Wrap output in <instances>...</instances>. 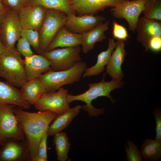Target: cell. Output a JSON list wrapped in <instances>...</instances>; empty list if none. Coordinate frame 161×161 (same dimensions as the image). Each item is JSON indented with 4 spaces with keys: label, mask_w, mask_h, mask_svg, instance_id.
Wrapping results in <instances>:
<instances>
[{
    "label": "cell",
    "mask_w": 161,
    "mask_h": 161,
    "mask_svg": "<svg viewBox=\"0 0 161 161\" xmlns=\"http://www.w3.org/2000/svg\"><path fill=\"white\" fill-rule=\"evenodd\" d=\"M156 123V136L155 140L161 141V110L156 109L153 111Z\"/></svg>",
    "instance_id": "cell-35"
},
{
    "label": "cell",
    "mask_w": 161,
    "mask_h": 161,
    "mask_svg": "<svg viewBox=\"0 0 161 161\" xmlns=\"http://www.w3.org/2000/svg\"><path fill=\"white\" fill-rule=\"evenodd\" d=\"M126 0H71L74 14L94 15L108 7H113Z\"/></svg>",
    "instance_id": "cell-13"
},
{
    "label": "cell",
    "mask_w": 161,
    "mask_h": 161,
    "mask_svg": "<svg viewBox=\"0 0 161 161\" xmlns=\"http://www.w3.org/2000/svg\"><path fill=\"white\" fill-rule=\"evenodd\" d=\"M0 146V161H31L26 140H8Z\"/></svg>",
    "instance_id": "cell-11"
},
{
    "label": "cell",
    "mask_w": 161,
    "mask_h": 161,
    "mask_svg": "<svg viewBox=\"0 0 161 161\" xmlns=\"http://www.w3.org/2000/svg\"><path fill=\"white\" fill-rule=\"evenodd\" d=\"M18 13L14 10H9L0 27L1 39L7 49L14 47L23 29Z\"/></svg>",
    "instance_id": "cell-10"
},
{
    "label": "cell",
    "mask_w": 161,
    "mask_h": 161,
    "mask_svg": "<svg viewBox=\"0 0 161 161\" xmlns=\"http://www.w3.org/2000/svg\"><path fill=\"white\" fill-rule=\"evenodd\" d=\"M68 90L61 88L57 91L44 93L35 104V108L39 111H50L58 114L70 109L67 96Z\"/></svg>",
    "instance_id": "cell-9"
},
{
    "label": "cell",
    "mask_w": 161,
    "mask_h": 161,
    "mask_svg": "<svg viewBox=\"0 0 161 161\" xmlns=\"http://www.w3.org/2000/svg\"><path fill=\"white\" fill-rule=\"evenodd\" d=\"M27 0H2V2L4 7L10 8V10L17 11L18 12L27 4Z\"/></svg>",
    "instance_id": "cell-33"
},
{
    "label": "cell",
    "mask_w": 161,
    "mask_h": 161,
    "mask_svg": "<svg viewBox=\"0 0 161 161\" xmlns=\"http://www.w3.org/2000/svg\"><path fill=\"white\" fill-rule=\"evenodd\" d=\"M80 46L55 49L41 54L50 63L51 70L59 71L69 69L81 61Z\"/></svg>",
    "instance_id": "cell-7"
},
{
    "label": "cell",
    "mask_w": 161,
    "mask_h": 161,
    "mask_svg": "<svg viewBox=\"0 0 161 161\" xmlns=\"http://www.w3.org/2000/svg\"><path fill=\"white\" fill-rule=\"evenodd\" d=\"M21 37L26 39L34 49L38 52L40 45V36L38 31L31 29H23Z\"/></svg>",
    "instance_id": "cell-28"
},
{
    "label": "cell",
    "mask_w": 161,
    "mask_h": 161,
    "mask_svg": "<svg viewBox=\"0 0 161 161\" xmlns=\"http://www.w3.org/2000/svg\"><path fill=\"white\" fill-rule=\"evenodd\" d=\"M66 16L65 26L70 31L78 34L87 32L106 20L105 17L101 16H77L73 14Z\"/></svg>",
    "instance_id": "cell-14"
},
{
    "label": "cell",
    "mask_w": 161,
    "mask_h": 161,
    "mask_svg": "<svg viewBox=\"0 0 161 161\" xmlns=\"http://www.w3.org/2000/svg\"><path fill=\"white\" fill-rule=\"evenodd\" d=\"M67 16L60 11L47 9L40 31V45L38 53L45 52L59 30L64 26Z\"/></svg>",
    "instance_id": "cell-6"
},
{
    "label": "cell",
    "mask_w": 161,
    "mask_h": 161,
    "mask_svg": "<svg viewBox=\"0 0 161 161\" xmlns=\"http://www.w3.org/2000/svg\"><path fill=\"white\" fill-rule=\"evenodd\" d=\"M47 9L38 5H27L22 8L18 15L23 28L39 31Z\"/></svg>",
    "instance_id": "cell-12"
},
{
    "label": "cell",
    "mask_w": 161,
    "mask_h": 161,
    "mask_svg": "<svg viewBox=\"0 0 161 161\" xmlns=\"http://www.w3.org/2000/svg\"><path fill=\"white\" fill-rule=\"evenodd\" d=\"M47 131L46 132L41 138L38 145L37 155L32 161H47Z\"/></svg>",
    "instance_id": "cell-29"
},
{
    "label": "cell",
    "mask_w": 161,
    "mask_h": 161,
    "mask_svg": "<svg viewBox=\"0 0 161 161\" xmlns=\"http://www.w3.org/2000/svg\"><path fill=\"white\" fill-rule=\"evenodd\" d=\"M1 0V1H2V0Z\"/></svg>",
    "instance_id": "cell-39"
},
{
    "label": "cell",
    "mask_w": 161,
    "mask_h": 161,
    "mask_svg": "<svg viewBox=\"0 0 161 161\" xmlns=\"http://www.w3.org/2000/svg\"><path fill=\"white\" fill-rule=\"evenodd\" d=\"M53 136V141L58 160L66 161L68 158V153L70 146L66 134L64 132L61 131Z\"/></svg>",
    "instance_id": "cell-26"
},
{
    "label": "cell",
    "mask_w": 161,
    "mask_h": 161,
    "mask_svg": "<svg viewBox=\"0 0 161 161\" xmlns=\"http://www.w3.org/2000/svg\"><path fill=\"white\" fill-rule=\"evenodd\" d=\"M82 42L81 34L72 32L64 26L57 32L46 51L59 47L64 48L80 46Z\"/></svg>",
    "instance_id": "cell-18"
},
{
    "label": "cell",
    "mask_w": 161,
    "mask_h": 161,
    "mask_svg": "<svg viewBox=\"0 0 161 161\" xmlns=\"http://www.w3.org/2000/svg\"><path fill=\"white\" fill-rule=\"evenodd\" d=\"M142 158L146 161H157L161 157V141L146 139L140 151Z\"/></svg>",
    "instance_id": "cell-25"
},
{
    "label": "cell",
    "mask_w": 161,
    "mask_h": 161,
    "mask_svg": "<svg viewBox=\"0 0 161 161\" xmlns=\"http://www.w3.org/2000/svg\"><path fill=\"white\" fill-rule=\"evenodd\" d=\"M82 106L80 105L58 114L50 124L47 130L48 136H53L66 128L79 114Z\"/></svg>",
    "instance_id": "cell-21"
},
{
    "label": "cell",
    "mask_w": 161,
    "mask_h": 161,
    "mask_svg": "<svg viewBox=\"0 0 161 161\" xmlns=\"http://www.w3.org/2000/svg\"><path fill=\"white\" fill-rule=\"evenodd\" d=\"M8 104L27 109L30 104L22 97L20 90L7 82L0 81V105Z\"/></svg>",
    "instance_id": "cell-20"
},
{
    "label": "cell",
    "mask_w": 161,
    "mask_h": 161,
    "mask_svg": "<svg viewBox=\"0 0 161 161\" xmlns=\"http://www.w3.org/2000/svg\"><path fill=\"white\" fill-rule=\"evenodd\" d=\"M24 61L27 81L38 78L51 70L49 61L41 54H33L25 58Z\"/></svg>",
    "instance_id": "cell-17"
},
{
    "label": "cell",
    "mask_w": 161,
    "mask_h": 161,
    "mask_svg": "<svg viewBox=\"0 0 161 161\" xmlns=\"http://www.w3.org/2000/svg\"><path fill=\"white\" fill-rule=\"evenodd\" d=\"M16 106L8 104L0 105V145L8 140L26 139L19 122L13 112Z\"/></svg>",
    "instance_id": "cell-5"
},
{
    "label": "cell",
    "mask_w": 161,
    "mask_h": 161,
    "mask_svg": "<svg viewBox=\"0 0 161 161\" xmlns=\"http://www.w3.org/2000/svg\"><path fill=\"white\" fill-rule=\"evenodd\" d=\"M17 41L16 49L21 55L25 58L34 54L30 44L26 39L21 37Z\"/></svg>",
    "instance_id": "cell-32"
},
{
    "label": "cell",
    "mask_w": 161,
    "mask_h": 161,
    "mask_svg": "<svg viewBox=\"0 0 161 161\" xmlns=\"http://www.w3.org/2000/svg\"><path fill=\"white\" fill-rule=\"evenodd\" d=\"M13 112L24 134L32 161L37 155L38 145L43 135L58 114L50 111L29 112L18 106L14 108Z\"/></svg>",
    "instance_id": "cell-1"
},
{
    "label": "cell",
    "mask_w": 161,
    "mask_h": 161,
    "mask_svg": "<svg viewBox=\"0 0 161 161\" xmlns=\"http://www.w3.org/2000/svg\"><path fill=\"white\" fill-rule=\"evenodd\" d=\"M87 68L86 64L80 61L66 70L59 71L50 70L38 78L44 85L45 93L54 92L64 85L79 81Z\"/></svg>",
    "instance_id": "cell-4"
},
{
    "label": "cell",
    "mask_w": 161,
    "mask_h": 161,
    "mask_svg": "<svg viewBox=\"0 0 161 161\" xmlns=\"http://www.w3.org/2000/svg\"><path fill=\"white\" fill-rule=\"evenodd\" d=\"M8 11V9L6 8L3 9H0V27Z\"/></svg>",
    "instance_id": "cell-36"
},
{
    "label": "cell",
    "mask_w": 161,
    "mask_h": 161,
    "mask_svg": "<svg viewBox=\"0 0 161 161\" xmlns=\"http://www.w3.org/2000/svg\"><path fill=\"white\" fill-rule=\"evenodd\" d=\"M21 88L22 97L30 105H34L45 92L44 85L38 78L27 81Z\"/></svg>",
    "instance_id": "cell-23"
},
{
    "label": "cell",
    "mask_w": 161,
    "mask_h": 161,
    "mask_svg": "<svg viewBox=\"0 0 161 161\" xmlns=\"http://www.w3.org/2000/svg\"><path fill=\"white\" fill-rule=\"evenodd\" d=\"M5 7L2 1L1 0H0V9H3L5 8Z\"/></svg>",
    "instance_id": "cell-38"
},
{
    "label": "cell",
    "mask_w": 161,
    "mask_h": 161,
    "mask_svg": "<svg viewBox=\"0 0 161 161\" xmlns=\"http://www.w3.org/2000/svg\"><path fill=\"white\" fill-rule=\"evenodd\" d=\"M106 74H103V79L100 82L89 84V88L85 92L76 95L68 94L67 96L68 102L69 103L75 100L84 102L86 104L82 106V109L87 112L90 116L97 117L103 114L104 109L94 107L91 104L92 101L98 97L106 96L110 99L112 103H114L115 100L111 97L110 93L114 89L121 88L123 84L121 81L113 79L109 82L105 81Z\"/></svg>",
    "instance_id": "cell-2"
},
{
    "label": "cell",
    "mask_w": 161,
    "mask_h": 161,
    "mask_svg": "<svg viewBox=\"0 0 161 161\" xmlns=\"http://www.w3.org/2000/svg\"><path fill=\"white\" fill-rule=\"evenodd\" d=\"M112 34L113 39L117 40L127 41L129 36L126 28L114 20L112 22Z\"/></svg>",
    "instance_id": "cell-31"
},
{
    "label": "cell",
    "mask_w": 161,
    "mask_h": 161,
    "mask_svg": "<svg viewBox=\"0 0 161 161\" xmlns=\"http://www.w3.org/2000/svg\"></svg>",
    "instance_id": "cell-40"
},
{
    "label": "cell",
    "mask_w": 161,
    "mask_h": 161,
    "mask_svg": "<svg viewBox=\"0 0 161 161\" xmlns=\"http://www.w3.org/2000/svg\"><path fill=\"white\" fill-rule=\"evenodd\" d=\"M150 50L154 53H158L161 50V37H154L149 41L146 50L147 52Z\"/></svg>",
    "instance_id": "cell-34"
},
{
    "label": "cell",
    "mask_w": 161,
    "mask_h": 161,
    "mask_svg": "<svg viewBox=\"0 0 161 161\" xmlns=\"http://www.w3.org/2000/svg\"><path fill=\"white\" fill-rule=\"evenodd\" d=\"M109 44L107 49L100 52L97 55L95 64L86 68L82 75L83 78L98 75L105 70V66L108 64L112 53L116 46V42L112 38L108 39Z\"/></svg>",
    "instance_id": "cell-22"
},
{
    "label": "cell",
    "mask_w": 161,
    "mask_h": 161,
    "mask_svg": "<svg viewBox=\"0 0 161 161\" xmlns=\"http://www.w3.org/2000/svg\"><path fill=\"white\" fill-rule=\"evenodd\" d=\"M116 46L113 51L109 61L106 65V72L112 79L121 81L123 77L122 65L126 55L125 41L117 40Z\"/></svg>",
    "instance_id": "cell-16"
},
{
    "label": "cell",
    "mask_w": 161,
    "mask_h": 161,
    "mask_svg": "<svg viewBox=\"0 0 161 161\" xmlns=\"http://www.w3.org/2000/svg\"><path fill=\"white\" fill-rule=\"evenodd\" d=\"M136 39L146 50L148 42L152 38L161 37V22L150 19L144 16L139 18L135 28Z\"/></svg>",
    "instance_id": "cell-15"
},
{
    "label": "cell",
    "mask_w": 161,
    "mask_h": 161,
    "mask_svg": "<svg viewBox=\"0 0 161 161\" xmlns=\"http://www.w3.org/2000/svg\"><path fill=\"white\" fill-rule=\"evenodd\" d=\"M71 0H27L25 6L38 5L46 9L62 12L66 15L74 14L72 10Z\"/></svg>",
    "instance_id": "cell-24"
},
{
    "label": "cell",
    "mask_w": 161,
    "mask_h": 161,
    "mask_svg": "<svg viewBox=\"0 0 161 161\" xmlns=\"http://www.w3.org/2000/svg\"><path fill=\"white\" fill-rule=\"evenodd\" d=\"M142 12L146 18L161 21V0H147Z\"/></svg>",
    "instance_id": "cell-27"
},
{
    "label": "cell",
    "mask_w": 161,
    "mask_h": 161,
    "mask_svg": "<svg viewBox=\"0 0 161 161\" xmlns=\"http://www.w3.org/2000/svg\"><path fill=\"white\" fill-rule=\"evenodd\" d=\"M127 146L125 145L126 159L129 161H142V157L140 152L137 146L129 140L127 141Z\"/></svg>",
    "instance_id": "cell-30"
},
{
    "label": "cell",
    "mask_w": 161,
    "mask_h": 161,
    "mask_svg": "<svg viewBox=\"0 0 161 161\" xmlns=\"http://www.w3.org/2000/svg\"><path fill=\"white\" fill-rule=\"evenodd\" d=\"M0 77L18 87H21L27 81L24 60L15 47L7 49L1 55Z\"/></svg>",
    "instance_id": "cell-3"
},
{
    "label": "cell",
    "mask_w": 161,
    "mask_h": 161,
    "mask_svg": "<svg viewBox=\"0 0 161 161\" xmlns=\"http://www.w3.org/2000/svg\"><path fill=\"white\" fill-rule=\"evenodd\" d=\"M7 49V48L4 44L2 41L0 34V58L1 54Z\"/></svg>",
    "instance_id": "cell-37"
},
{
    "label": "cell",
    "mask_w": 161,
    "mask_h": 161,
    "mask_svg": "<svg viewBox=\"0 0 161 161\" xmlns=\"http://www.w3.org/2000/svg\"><path fill=\"white\" fill-rule=\"evenodd\" d=\"M147 0H126L112 7V15L118 19H124L127 22L129 30L135 32L139 17L143 12Z\"/></svg>",
    "instance_id": "cell-8"
},
{
    "label": "cell",
    "mask_w": 161,
    "mask_h": 161,
    "mask_svg": "<svg viewBox=\"0 0 161 161\" xmlns=\"http://www.w3.org/2000/svg\"><path fill=\"white\" fill-rule=\"evenodd\" d=\"M110 23L109 20L101 22L91 30L82 34V50L84 53H87L92 50L98 42L103 41L106 38L105 32L108 29Z\"/></svg>",
    "instance_id": "cell-19"
}]
</instances>
